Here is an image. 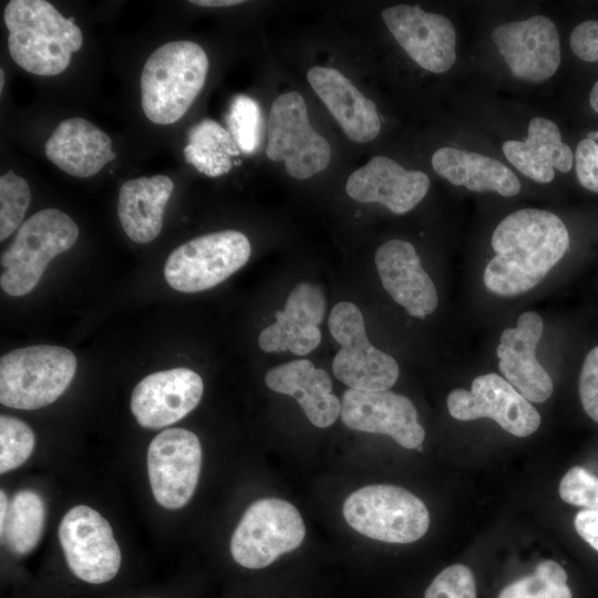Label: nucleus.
<instances>
[{
    "mask_svg": "<svg viewBox=\"0 0 598 598\" xmlns=\"http://www.w3.org/2000/svg\"><path fill=\"white\" fill-rule=\"evenodd\" d=\"M569 246L568 230L555 214L525 208L506 216L495 228V256L483 280L498 296H517L536 287L563 258Z\"/></svg>",
    "mask_w": 598,
    "mask_h": 598,
    "instance_id": "nucleus-1",
    "label": "nucleus"
},
{
    "mask_svg": "<svg viewBox=\"0 0 598 598\" xmlns=\"http://www.w3.org/2000/svg\"><path fill=\"white\" fill-rule=\"evenodd\" d=\"M3 20L12 60L35 75L62 73L83 43L74 19L63 17L44 0H11L4 8Z\"/></svg>",
    "mask_w": 598,
    "mask_h": 598,
    "instance_id": "nucleus-2",
    "label": "nucleus"
},
{
    "mask_svg": "<svg viewBox=\"0 0 598 598\" xmlns=\"http://www.w3.org/2000/svg\"><path fill=\"white\" fill-rule=\"evenodd\" d=\"M208 68L205 50L194 41H171L155 49L140 81L146 117L159 125L181 120L202 91Z\"/></svg>",
    "mask_w": 598,
    "mask_h": 598,
    "instance_id": "nucleus-3",
    "label": "nucleus"
},
{
    "mask_svg": "<svg viewBox=\"0 0 598 598\" xmlns=\"http://www.w3.org/2000/svg\"><path fill=\"white\" fill-rule=\"evenodd\" d=\"M78 237V225L62 210L45 208L32 215L1 254L3 291L13 297L29 293L49 262L70 249Z\"/></svg>",
    "mask_w": 598,
    "mask_h": 598,
    "instance_id": "nucleus-4",
    "label": "nucleus"
},
{
    "mask_svg": "<svg viewBox=\"0 0 598 598\" xmlns=\"http://www.w3.org/2000/svg\"><path fill=\"white\" fill-rule=\"evenodd\" d=\"M76 359L66 348L37 344L12 350L0 359V402L35 410L53 403L72 382Z\"/></svg>",
    "mask_w": 598,
    "mask_h": 598,
    "instance_id": "nucleus-5",
    "label": "nucleus"
},
{
    "mask_svg": "<svg viewBox=\"0 0 598 598\" xmlns=\"http://www.w3.org/2000/svg\"><path fill=\"white\" fill-rule=\"evenodd\" d=\"M342 513L354 530L385 543L416 542L430 525L425 504L394 485L375 484L354 491L344 501Z\"/></svg>",
    "mask_w": 598,
    "mask_h": 598,
    "instance_id": "nucleus-6",
    "label": "nucleus"
},
{
    "mask_svg": "<svg viewBox=\"0 0 598 598\" xmlns=\"http://www.w3.org/2000/svg\"><path fill=\"white\" fill-rule=\"evenodd\" d=\"M306 527L289 502L267 497L254 502L241 516L230 540L234 560L248 569H261L298 548Z\"/></svg>",
    "mask_w": 598,
    "mask_h": 598,
    "instance_id": "nucleus-7",
    "label": "nucleus"
},
{
    "mask_svg": "<svg viewBox=\"0 0 598 598\" xmlns=\"http://www.w3.org/2000/svg\"><path fill=\"white\" fill-rule=\"evenodd\" d=\"M328 327L341 347L332 361L339 381L364 391H384L394 385L400 372L398 362L371 344L359 307L349 301L338 302L330 311Z\"/></svg>",
    "mask_w": 598,
    "mask_h": 598,
    "instance_id": "nucleus-8",
    "label": "nucleus"
},
{
    "mask_svg": "<svg viewBox=\"0 0 598 598\" xmlns=\"http://www.w3.org/2000/svg\"><path fill=\"white\" fill-rule=\"evenodd\" d=\"M250 254L247 236L238 230L206 234L174 249L165 262L164 276L177 291H204L245 266Z\"/></svg>",
    "mask_w": 598,
    "mask_h": 598,
    "instance_id": "nucleus-9",
    "label": "nucleus"
},
{
    "mask_svg": "<svg viewBox=\"0 0 598 598\" xmlns=\"http://www.w3.org/2000/svg\"><path fill=\"white\" fill-rule=\"evenodd\" d=\"M266 154L274 162H283L286 172L296 179L309 178L329 165L331 146L311 126L300 93H282L272 102Z\"/></svg>",
    "mask_w": 598,
    "mask_h": 598,
    "instance_id": "nucleus-10",
    "label": "nucleus"
},
{
    "mask_svg": "<svg viewBox=\"0 0 598 598\" xmlns=\"http://www.w3.org/2000/svg\"><path fill=\"white\" fill-rule=\"evenodd\" d=\"M59 542L71 571L90 584H104L120 570L122 556L109 522L95 509L76 505L62 517Z\"/></svg>",
    "mask_w": 598,
    "mask_h": 598,
    "instance_id": "nucleus-11",
    "label": "nucleus"
},
{
    "mask_svg": "<svg viewBox=\"0 0 598 598\" xmlns=\"http://www.w3.org/2000/svg\"><path fill=\"white\" fill-rule=\"evenodd\" d=\"M147 474L156 502L178 509L192 498L202 466V445L195 433L172 427L159 432L147 448Z\"/></svg>",
    "mask_w": 598,
    "mask_h": 598,
    "instance_id": "nucleus-12",
    "label": "nucleus"
},
{
    "mask_svg": "<svg viewBox=\"0 0 598 598\" xmlns=\"http://www.w3.org/2000/svg\"><path fill=\"white\" fill-rule=\"evenodd\" d=\"M452 417L494 420L506 432L525 437L540 425L538 411L506 379L496 373L476 377L471 390L454 389L446 400Z\"/></svg>",
    "mask_w": 598,
    "mask_h": 598,
    "instance_id": "nucleus-13",
    "label": "nucleus"
},
{
    "mask_svg": "<svg viewBox=\"0 0 598 598\" xmlns=\"http://www.w3.org/2000/svg\"><path fill=\"white\" fill-rule=\"evenodd\" d=\"M381 17L401 48L422 69L444 73L456 60V32L446 17L426 12L419 4H396Z\"/></svg>",
    "mask_w": 598,
    "mask_h": 598,
    "instance_id": "nucleus-14",
    "label": "nucleus"
},
{
    "mask_svg": "<svg viewBox=\"0 0 598 598\" xmlns=\"http://www.w3.org/2000/svg\"><path fill=\"white\" fill-rule=\"evenodd\" d=\"M492 39L517 79L540 83L551 78L559 66L558 30L545 16L501 24L494 29Z\"/></svg>",
    "mask_w": 598,
    "mask_h": 598,
    "instance_id": "nucleus-15",
    "label": "nucleus"
},
{
    "mask_svg": "<svg viewBox=\"0 0 598 598\" xmlns=\"http://www.w3.org/2000/svg\"><path fill=\"white\" fill-rule=\"evenodd\" d=\"M340 416L352 430L388 435L409 450L421 446L425 437L410 399L389 390L348 389L342 395Z\"/></svg>",
    "mask_w": 598,
    "mask_h": 598,
    "instance_id": "nucleus-16",
    "label": "nucleus"
},
{
    "mask_svg": "<svg viewBox=\"0 0 598 598\" xmlns=\"http://www.w3.org/2000/svg\"><path fill=\"white\" fill-rule=\"evenodd\" d=\"M202 378L187 368L157 371L143 378L131 395V411L137 423L157 430L185 417L199 403Z\"/></svg>",
    "mask_w": 598,
    "mask_h": 598,
    "instance_id": "nucleus-17",
    "label": "nucleus"
},
{
    "mask_svg": "<svg viewBox=\"0 0 598 598\" xmlns=\"http://www.w3.org/2000/svg\"><path fill=\"white\" fill-rule=\"evenodd\" d=\"M543 319L534 311L518 317L515 328H506L496 348L498 368L505 379L529 402L542 403L553 393V381L536 359L543 334Z\"/></svg>",
    "mask_w": 598,
    "mask_h": 598,
    "instance_id": "nucleus-18",
    "label": "nucleus"
},
{
    "mask_svg": "<svg viewBox=\"0 0 598 598\" xmlns=\"http://www.w3.org/2000/svg\"><path fill=\"white\" fill-rule=\"evenodd\" d=\"M326 313L322 289L311 282H299L288 295L285 308L276 311V322L259 334L258 344L265 352L290 351L306 355L321 341L319 324Z\"/></svg>",
    "mask_w": 598,
    "mask_h": 598,
    "instance_id": "nucleus-19",
    "label": "nucleus"
},
{
    "mask_svg": "<svg viewBox=\"0 0 598 598\" xmlns=\"http://www.w3.org/2000/svg\"><path fill=\"white\" fill-rule=\"evenodd\" d=\"M430 188L429 176L409 171L390 157L378 155L352 172L346 184L348 196L360 203H379L401 215L413 209Z\"/></svg>",
    "mask_w": 598,
    "mask_h": 598,
    "instance_id": "nucleus-20",
    "label": "nucleus"
},
{
    "mask_svg": "<svg viewBox=\"0 0 598 598\" xmlns=\"http://www.w3.org/2000/svg\"><path fill=\"white\" fill-rule=\"evenodd\" d=\"M374 261L383 288L410 316L424 319L435 311L436 287L411 243L391 239L382 244Z\"/></svg>",
    "mask_w": 598,
    "mask_h": 598,
    "instance_id": "nucleus-21",
    "label": "nucleus"
},
{
    "mask_svg": "<svg viewBox=\"0 0 598 598\" xmlns=\"http://www.w3.org/2000/svg\"><path fill=\"white\" fill-rule=\"evenodd\" d=\"M307 80L348 138L368 143L378 137L381 120L375 103L344 74L333 68L313 66Z\"/></svg>",
    "mask_w": 598,
    "mask_h": 598,
    "instance_id": "nucleus-22",
    "label": "nucleus"
},
{
    "mask_svg": "<svg viewBox=\"0 0 598 598\" xmlns=\"http://www.w3.org/2000/svg\"><path fill=\"white\" fill-rule=\"evenodd\" d=\"M47 157L69 175H96L116 158L111 137L82 117L63 120L45 143Z\"/></svg>",
    "mask_w": 598,
    "mask_h": 598,
    "instance_id": "nucleus-23",
    "label": "nucleus"
},
{
    "mask_svg": "<svg viewBox=\"0 0 598 598\" xmlns=\"http://www.w3.org/2000/svg\"><path fill=\"white\" fill-rule=\"evenodd\" d=\"M267 386L297 400L308 420L317 427L332 425L340 415L341 401L333 394L329 374L310 360H293L271 368L265 375Z\"/></svg>",
    "mask_w": 598,
    "mask_h": 598,
    "instance_id": "nucleus-24",
    "label": "nucleus"
},
{
    "mask_svg": "<svg viewBox=\"0 0 598 598\" xmlns=\"http://www.w3.org/2000/svg\"><path fill=\"white\" fill-rule=\"evenodd\" d=\"M502 148L516 169L537 183H550L555 169L568 173L574 164L573 151L561 141L558 126L540 116L529 121L526 141H506Z\"/></svg>",
    "mask_w": 598,
    "mask_h": 598,
    "instance_id": "nucleus-25",
    "label": "nucleus"
},
{
    "mask_svg": "<svg viewBox=\"0 0 598 598\" xmlns=\"http://www.w3.org/2000/svg\"><path fill=\"white\" fill-rule=\"evenodd\" d=\"M173 190V181L162 174L130 179L121 186L117 215L130 239L147 244L159 235Z\"/></svg>",
    "mask_w": 598,
    "mask_h": 598,
    "instance_id": "nucleus-26",
    "label": "nucleus"
},
{
    "mask_svg": "<svg viewBox=\"0 0 598 598\" xmlns=\"http://www.w3.org/2000/svg\"><path fill=\"white\" fill-rule=\"evenodd\" d=\"M432 167L440 176L472 192H495L512 197L520 182L502 162L486 155L444 146L432 155Z\"/></svg>",
    "mask_w": 598,
    "mask_h": 598,
    "instance_id": "nucleus-27",
    "label": "nucleus"
},
{
    "mask_svg": "<svg viewBox=\"0 0 598 598\" xmlns=\"http://www.w3.org/2000/svg\"><path fill=\"white\" fill-rule=\"evenodd\" d=\"M183 153L199 173L217 177L231 169V157L238 156L240 150L227 128L205 118L189 130Z\"/></svg>",
    "mask_w": 598,
    "mask_h": 598,
    "instance_id": "nucleus-28",
    "label": "nucleus"
},
{
    "mask_svg": "<svg viewBox=\"0 0 598 598\" xmlns=\"http://www.w3.org/2000/svg\"><path fill=\"white\" fill-rule=\"evenodd\" d=\"M45 506L42 497L32 489H21L11 498L1 526V537L7 547L18 555L33 550L42 536Z\"/></svg>",
    "mask_w": 598,
    "mask_h": 598,
    "instance_id": "nucleus-29",
    "label": "nucleus"
},
{
    "mask_svg": "<svg viewBox=\"0 0 598 598\" xmlns=\"http://www.w3.org/2000/svg\"><path fill=\"white\" fill-rule=\"evenodd\" d=\"M497 598H573L565 569L554 560L538 564L533 574L506 586Z\"/></svg>",
    "mask_w": 598,
    "mask_h": 598,
    "instance_id": "nucleus-30",
    "label": "nucleus"
},
{
    "mask_svg": "<svg viewBox=\"0 0 598 598\" xmlns=\"http://www.w3.org/2000/svg\"><path fill=\"white\" fill-rule=\"evenodd\" d=\"M259 104L240 94L233 100L227 114V130L240 151L251 154L260 146L264 121Z\"/></svg>",
    "mask_w": 598,
    "mask_h": 598,
    "instance_id": "nucleus-31",
    "label": "nucleus"
},
{
    "mask_svg": "<svg viewBox=\"0 0 598 598\" xmlns=\"http://www.w3.org/2000/svg\"><path fill=\"white\" fill-rule=\"evenodd\" d=\"M31 202L28 182L13 172L0 177V240L7 239L23 224Z\"/></svg>",
    "mask_w": 598,
    "mask_h": 598,
    "instance_id": "nucleus-32",
    "label": "nucleus"
},
{
    "mask_svg": "<svg viewBox=\"0 0 598 598\" xmlns=\"http://www.w3.org/2000/svg\"><path fill=\"white\" fill-rule=\"evenodd\" d=\"M34 433L23 421L0 416V473L4 474L21 466L32 454Z\"/></svg>",
    "mask_w": 598,
    "mask_h": 598,
    "instance_id": "nucleus-33",
    "label": "nucleus"
},
{
    "mask_svg": "<svg viewBox=\"0 0 598 598\" xmlns=\"http://www.w3.org/2000/svg\"><path fill=\"white\" fill-rule=\"evenodd\" d=\"M424 598H476L475 577L467 566L451 565L435 576Z\"/></svg>",
    "mask_w": 598,
    "mask_h": 598,
    "instance_id": "nucleus-34",
    "label": "nucleus"
},
{
    "mask_svg": "<svg viewBox=\"0 0 598 598\" xmlns=\"http://www.w3.org/2000/svg\"><path fill=\"white\" fill-rule=\"evenodd\" d=\"M560 498L588 511H598V477L581 466L571 467L558 487Z\"/></svg>",
    "mask_w": 598,
    "mask_h": 598,
    "instance_id": "nucleus-35",
    "label": "nucleus"
},
{
    "mask_svg": "<svg viewBox=\"0 0 598 598\" xmlns=\"http://www.w3.org/2000/svg\"><path fill=\"white\" fill-rule=\"evenodd\" d=\"M576 174L587 189L598 193V131L589 132L575 152Z\"/></svg>",
    "mask_w": 598,
    "mask_h": 598,
    "instance_id": "nucleus-36",
    "label": "nucleus"
},
{
    "mask_svg": "<svg viewBox=\"0 0 598 598\" xmlns=\"http://www.w3.org/2000/svg\"><path fill=\"white\" fill-rule=\"evenodd\" d=\"M579 398L587 415L598 423V346L584 360L579 375Z\"/></svg>",
    "mask_w": 598,
    "mask_h": 598,
    "instance_id": "nucleus-37",
    "label": "nucleus"
},
{
    "mask_svg": "<svg viewBox=\"0 0 598 598\" xmlns=\"http://www.w3.org/2000/svg\"><path fill=\"white\" fill-rule=\"evenodd\" d=\"M573 52L586 62L598 61V21L588 20L579 23L570 34Z\"/></svg>",
    "mask_w": 598,
    "mask_h": 598,
    "instance_id": "nucleus-38",
    "label": "nucleus"
},
{
    "mask_svg": "<svg viewBox=\"0 0 598 598\" xmlns=\"http://www.w3.org/2000/svg\"><path fill=\"white\" fill-rule=\"evenodd\" d=\"M577 534L598 551V511L584 509L574 519Z\"/></svg>",
    "mask_w": 598,
    "mask_h": 598,
    "instance_id": "nucleus-39",
    "label": "nucleus"
},
{
    "mask_svg": "<svg viewBox=\"0 0 598 598\" xmlns=\"http://www.w3.org/2000/svg\"><path fill=\"white\" fill-rule=\"evenodd\" d=\"M192 4L208 8L231 7L244 3L243 0H192Z\"/></svg>",
    "mask_w": 598,
    "mask_h": 598,
    "instance_id": "nucleus-40",
    "label": "nucleus"
},
{
    "mask_svg": "<svg viewBox=\"0 0 598 598\" xmlns=\"http://www.w3.org/2000/svg\"><path fill=\"white\" fill-rule=\"evenodd\" d=\"M0 507H1L0 526H2L6 519L7 513H8V507H9V503L3 491L0 492Z\"/></svg>",
    "mask_w": 598,
    "mask_h": 598,
    "instance_id": "nucleus-41",
    "label": "nucleus"
},
{
    "mask_svg": "<svg viewBox=\"0 0 598 598\" xmlns=\"http://www.w3.org/2000/svg\"><path fill=\"white\" fill-rule=\"evenodd\" d=\"M590 106L598 113V81L594 84L589 95Z\"/></svg>",
    "mask_w": 598,
    "mask_h": 598,
    "instance_id": "nucleus-42",
    "label": "nucleus"
},
{
    "mask_svg": "<svg viewBox=\"0 0 598 598\" xmlns=\"http://www.w3.org/2000/svg\"><path fill=\"white\" fill-rule=\"evenodd\" d=\"M4 85V72L0 69V92H2Z\"/></svg>",
    "mask_w": 598,
    "mask_h": 598,
    "instance_id": "nucleus-43",
    "label": "nucleus"
}]
</instances>
